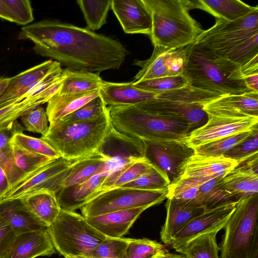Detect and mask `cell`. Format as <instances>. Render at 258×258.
Listing matches in <instances>:
<instances>
[{"label":"cell","mask_w":258,"mask_h":258,"mask_svg":"<svg viewBox=\"0 0 258 258\" xmlns=\"http://www.w3.org/2000/svg\"><path fill=\"white\" fill-rule=\"evenodd\" d=\"M18 38L32 41L36 54L71 70L99 73L119 69L128 54L118 40L56 20L25 26Z\"/></svg>","instance_id":"obj_1"},{"label":"cell","mask_w":258,"mask_h":258,"mask_svg":"<svg viewBox=\"0 0 258 258\" xmlns=\"http://www.w3.org/2000/svg\"><path fill=\"white\" fill-rule=\"evenodd\" d=\"M240 68L225 58L207 55L194 44L183 76L190 86L221 96L254 91L246 86Z\"/></svg>","instance_id":"obj_2"},{"label":"cell","mask_w":258,"mask_h":258,"mask_svg":"<svg viewBox=\"0 0 258 258\" xmlns=\"http://www.w3.org/2000/svg\"><path fill=\"white\" fill-rule=\"evenodd\" d=\"M152 18L154 46L168 48L194 44L204 30L189 14L185 0H143Z\"/></svg>","instance_id":"obj_3"},{"label":"cell","mask_w":258,"mask_h":258,"mask_svg":"<svg viewBox=\"0 0 258 258\" xmlns=\"http://www.w3.org/2000/svg\"><path fill=\"white\" fill-rule=\"evenodd\" d=\"M107 109L113 127L134 138L186 142L190 133L186 121L159 115L138 106H107Z\"/></svg>","instance_id":"obj_4"},{"label":"cell","mask_w":258,"mask_h":258,"mask_svg":"<svg viewBox=\"0 0 258 258\" xmlns=\"http://www.w3.org/2000/svg\"><path fill=\"white\" fill-rule=\"evenodd\" d=\"M112 125L107 107L99 117L63 126H49L41 138L58 153L60 157L72 160L85 156L100 147Z\"/></svg>","instance_id":"obj_5"},{"label":"cell","mask_w":258,"mask_h":258,"mask_svg":"<svg viewBox=\"0 0 258 258\" xmlns=\"http://www.w3.org/2000/svg\"><path fill=\"white\" fill-rule=\"evenodd\" d=\"M258 195L240 200L220 243L219 258H258Z\"/></svg>","instance_id":"obj_6"},{"label":"cell","mask_w":258,"mask_h":258,"mask_svg":"<svg viewBox=\"0 0 258 258\" xmlns=\"http://www.w3.org/2000/svg\"><path fill=\"white\" fill-rule=\"evenodd\" d=\"M47 231L54 248L63 257L90 255L107 237L89 224L82 215L61 209Z\"/></svg>","instance_id":"obj_7"},{"label":"cell","mask_w":258,"mask_h":258,"mask_svg":"<svg viewBox=\"0 0 258 258\" xmlns=\"http://www.w3.org/2000/svg\"><path fill=\"white\" fill-rule=\"evenodd\" d=\"M258 33V9L238 19H216L214 25L204 30L194 43L207 55L223 57L243 41Z\"/></svg>","instance_id":"obj_8"},{"label":"cell","mask_w":258,"mask_h":258,"mask_svg":"<svg viewBox=\"0 0 258 258\" xmlns=\"http://www.w3.org/2000/svg\"><path fill=\"white\" fill-rule=\"evenodd\" d=\"M168 189L144 190L117 187L104 191L87 202L80 209L85 218L117 211L141 207L149 208L167 198Z\"/></svg>","instance_id":"obj_9"},{"label":"cell","mask_w":258,"mask_h":258,"mask_svg":"<svg viewBox=\"0 0 258 258\" xmlns=\"http://www.w3.org/2000/svg\"><path fill=\"white\" fill-rule=\"evenodd\" d=\"M79 158L53 160L28 175L0 198V202L21 199L35 192L49 191L56 194L63 187L71 169Z\"/></svg>","instance_id":"obj_10"},{"label":"cell","mask_w":258,"mask_h":258,"mask_svg":"<svg viewBox=\"0 0 258 258\" xmlns=\"http://www.w3.org/2000/svg\"><path fill=\"white\" fill-rule=\"evenodd\" d=\"M192 45L175 48L154 46L152 54L148 59L134 60L133 64L141 69L133 81L183 75Z\"/></svg>","instance_id":"obj_11"},{"label":"cell","mask_w":258,"mask_h":258,"mask_svg":"<svg viewBox=\"0 0 258 258\" xmlns=\"http://www.w3.org/2000/svg\"><path fill=\"white\" fill-rule=\"evenodd\" d=\"M145 157L165 173L170 183L178 179L184 163L193 155V148L184 141L143 140Z\"/></svg>","instance_id":"obj_12"},{"label":"cell","mask_w":258,"mask_h":258,"mask_svg":"<svg viewBox=\"0 0 258 258\" xmlns=\"http://www.w3.org/2000/svg\"><path fill=\"white\" fill-rule=\"evenodd\" d=\"M98 150L107 158L105 170L109 174L146 158L143 140L121 134L113 126Z\"/></svg>","instance_id":"obj_13"},{"label":"cell","mask_w":258,"mask_h":258,"mask_svg":"<svg viewBox=\"0 0 258 258\" xmlns=\"http://www.w3.org/2000/svg\"><path fill=\"white\" fill-rule=\"evenodd\" d=\"M258 118L226 117L208 116L207 122L191 132L186 144L194 149L226 137L258 130Z\"/></svg>","instance_id":"obj_14"},{"label":"cell","mask_w":258,"mask_h":258,"mask_svg":"<svg viewBox=\"0 0 258 258\" xmlns=\"http://www.w3.org/2000/svg\"><path fill=\"white\" fill-rule=\"evenodd\" d=\"M237 203L225 204L205 211L189 221L174 235L170 245L208 231L224 229Z\"/></svg>","instance_id":"obj_15"},{"label":"cell","mask_w":258,"mask_h":258,"mask_svg":"<svg viewBox=\"0 0 258 258\" xmlns=\"http://www.w3.org/2000/svg\"><path fill=\"white\" fill-rule=\"evenodd\" d=\"M111 9L125 33L150 37L152 18L143 0H111Z\"/></svg>","instance_id":"obj_16"},{"label":"cell","mask_w":258,"mask_h":258,"mask_svg":"<svg viewBox=\"0 0 258 258\" xmlns=\"http://www.w3.org/2000/svg\"><path fill=\"white\" fill-rule=\"evenodd\" d=\"M203 108L209 116L258 118V92L224 95Z\"/></svg>","instance_id":"obj_17"},{"label":"cell","mask_w":258,"mask_h":258,"mask_svg":"<svg viewBox=\"0 0 258 258\" xmlns=\"http://www.w3.org/2000/svg\"><path fill=\"white\" fill-rule=\"evenodd\" d=\"M136 106L159 115L182 119L187 123L190 133L204 125L208 120L203 107L181 101L156 98Z\"/></svg>","instance_id":"obj_18"},{"label":"cell","mask_w":258,"mask_h":258,"mask_svg":"<svg viewBox=\"0 0 258 258\" xmlns=\"http://www.w3.org/2000/svg\"><path fill=\"white\" fill-rule=\"evenodd\" d=\"M225 190L237 202L258 192V155L238 164L223 178Z\"/></svg>","instance_id":"obj_19"},{"label":"cell","mask_w":258,"mask_h":258,"mask_svg":"<svg viewBox=\"0 0 258 258\" xmlns=\"http://www.w3.org/2000/svg\"><path fill=\"white\" fill-rule=\"evenodd\" d=\"M99 93L108 106L139 105L155 99L157 95L135 87L133 81L127 83L103 81Z\"/></svg>","instance_id":"obj_20"},{"label":"cell","mask_w":258,"mask_h":258,"mask_svg":"<svg viewBox=\"0 0 258 258\" xmlns=\"http://www.w3.org/2000/svg\"><path fill=\"white\" fill-rule=\"evenodd\" d=\"M55 252L47 229L39 230L16 235L6 258H36Z\"/></svg>","instance_id":"obj_21"},{"label":"cell","mask_w":258,"mask_h":258,"mask_svg":"<svg viewBox=\"0 0 258 258\" xmlns=\"http://www.w3.org/2000/svg\"><path fill=\"white\" fill-rule=\"evenodd\" d=\"M0 216L10 225L16 235L47 228L21 199L0 202Z\"/></svg>","instance_id":"obj_22"},{"label":"cell","mask_w":258,"mask_h":258,"mask_svg":"<svg viewBox=\"0 0 258 258\" xmlns=\"http://www.w3.org/2000/svg\"><path fill=\"white\" fill-rule=\"evenodd\" d=\"M147 207L117 211L86 218L98 231L107 237L120 238L126 234Z\"/></svg>","instance_id":"obj_23"},{"label":"cell","mask_w":258,"mask_h":258,"mask_svg":"<svg viewBox=\"0 0 258 258\" xmlns=\"http://www.w3.org/2000/svg\"><path fill=\"white\" fill-rule=\"evenodd\" d=\"M238 165L234 160L224 156L194 154L183 165L179 178H195L224 176Z\"/></svg>","instance_id":"obj_24"},{"label":"cell","mask_w":258,"mask_h":258,"mask_svg":"<svg viewBox=\"0 0 258 258\" xmlns=\"http://www.w3.org/2000/svg\"><path fill=\"white\" fill-rule=\"evenodd\" d=\"M166 218L160 232V239L170 245L174 235L191 219L204 212L203 207H193L186 202L167 199Z\"/></svg>","instance_id":"obj_25"},{"label":"cell","mask_w":258,"mask_h":258,"mask_svg":"<svg viewBox=\"0 0 258 258\" xmlns=\"http://www.w3.org/2000/svg\"><path fill=\"white\" fill-rule=\"evenodd\" d=\"M55 61L50 59L11 77L10 81L0 97V106L16 99H24L23 96L52 69Z\"/></svg>","instance_id":"obj_26"},{"label":"cell","mask_w":258,"mask_h":258,"mask_svg":"<svg viewBox=\"0 0 258 258\" xmlns=\"http://www.w3.org/2000/svg\"><path fill=\"white\" fill-rule=\"evenodd\" d=\"M190 11L193 9L204 10L216 19L232 21L241 18L258 9L239 0H185Z\"/></svg>","instance_id":"obj_27"},{"label":"cell","mask_w":258,"mask_h":258,"mask_svg":"<svg viewBox=\"0 0 258 258\" xmlns=\"http://www.w3.org/2000/svg\"><path fill=\"white\" fill-rule=\"evenodd\" d=\"M108 174L101 173L82 183L63 187L56 194L60 209L70 211L80 209L90 200Z\"/></svg>","instance_id":"obj_28"},{"label":"cell","mask_w":258,"mask_h":258,"mask_svg":"<svg viewBox=\"0 0 258 258\" xmlns=\"http://www.w3.org/2000/svg\"><path fill=\"white\" fill-rule=\"evenodd\" d=\"M99 90L76 94L56 93L48 101L46 107L49 124L56 122L99 96Z\"/></svg>","instance_id":"obj_29"},{"label":"cell","mask_w":258,"mask_h":258,"mask_svg":"<svg viewBox=\"0 0 258 258\" xmlns=\"http://www.w3.org/2000/svg\"><path fill=\"white\" fill-rule=\"evenodd\" d=\"M57 92V88L51 85L40 93L25 98L12 100L0 106V128L7 126L17 120L27 111L47 103Z\"/></svg>","instance_id":"obj_30"},{"label":"cell","mask_w":258,"mask_h":258,"mask_svg":"<svg viewBox=\"0 0 258 258\" xmlns=\"http://www.w3.org/2000/svg\"><path fill=\"white\" fill-rule=\"evenodd\" d=\"M223 177L218 176L207 181L200 187L195 199L185 202L194 207H203L205 211L225 204L238 203L224 188Z\"/></svg>","instance_id":"obj_31"},{"label":"cell","mask_w":258,"mask_h":258,"mask_svg":"<svg viewBox=\"0 0 258 258\" xmlns=\"http://www.w3.org/2000/svg\"><path fill=\"white\" fill-rule=\"evenodd\" d=\"M219 231H208L170 246L187 258H219V247L216 242V235Z\"/></svg>","instance_id":"obj_32"},{"label":"cell","mask_w":258,"mask_h":258,"mask_svg":"<svg viewBox=\"0 0 258 258\" xmlns=\"http://www.w3.org/2000/svg\"><path fill=\"white\" fill-rule=\"evenodd\" d=\"M107 158L98 150L79 158L72 167L63 187L85 182L94 176L105 172Z\"/></svg>","instance_id":"obj_33"},{"label":"cell","mask_w":258,"mask_h":258,"mask_svg":"<svg viewBox=\"0 0 258 258\" xmlns=\"http://www.w3.org/2000/svg\"><path fill=\"white\" fill-rule=\"evenodd\" d=\"M65 78L56 93L58 94H76L100 90L103 80L99 73L83 71L63 70Z\"/></svg>","instance_id":"obj_34"},{"label":"cell","mask_w":258,"mask_h":258,"mask_svg":"<svg viewBox=\"0 0 258 258\" xmlns=\"http://www.w3.org/2000/svg\"><path fill=\"white\" fill-rule=\"evenodd\" d=\"M21 199L47 227L55 221L61 210L53 192L40 191Z\"/></svg>","instance_id":"obj_35"},{"label":"cell","mask_w":258,"mask_h":258,"mask_svg":"<svg viewBox=\"0 0 258 258\" xmlns=\"http://www.w3.org/2000/svg\"><path fill=\"white\" fill-rule=\"evenodd\" d=\"M154 167V165L145 158L109 174L99 187L92 194L90 200L104 191L119 187L135 180L141 176L150 172Z\"/></svg>","instance_id":"obj_36"},{"label":"cell","mask_w":258,"mask_h":258,"mask_svg":"<svg viewBox=\"0 0 258 258\" xmlns=\"http://www.w3.org/2000/svg\"><path fill=\"white\" fill-rule=\"evenodd\" d=\"M222 96L190 86L167 91L156 95V98L181 101L204 107L205 105Z\"/></svg>","instance_id":"obj_37"},{"label":"cell","mask_w":258,"mask_h":258,"mask_svg":"<svg viewBox=\"0 0 258 258\" xmlns=\"http://www.w3.org/2000/svg\"><path fill=\"white\" fill-rule=\"evenodd\" d=\"M77 3L86 22V29L93 31L99 29L106 23L111 0H78Z\"/></svg>","instance_id":"obj_38"},{"label":"cell","mask_w":258,"mask_h":258,"mask_svg":"<svg viewBox=\"0 0 258 258\" xmlns=\"http://www.w3.org/2000/svg\"><path fill=\"white\" fill-rule=\"evenodd\" d=\"M0 18L18 25H29L34 20L31 2L0 0Z\"/></svg>","instance_id":"obj_39"},{"label":"cell","mask_w":258,"mask_h":258,"mask_svg":"<svg viewBox=\"0 0 258 258\" xmlns=\"http://www.w3.org/2000/svg\"><path fill=\"white\" fill-rule=\"evenodd\" d=\"M256 133H258V130L240 133L219 139L195 148V154L211 157L223 156L225 153L235 145Z\"/></svg>","instance_id":"obj_40"},{"label":"cell","mask_w":258,"mask_h":258,"mask_svg":"<svg viewBox=\"0 0 258 258\" xmlns=\"http://www.w3.org/2000/svg\"><path fill=\"white\" fill-rule=\"evenodd\" d=\"M107 106L99 95L73 113L49 126H63L93 119L100 116Z\"/></svg>","instance_id":"obj_41"},{"label":"cell","mask_w":258,"mask_h":258,"mask_svg":"<svg viewBox=\"0 0 258 258\" xmlns=\"http://www.w3.org/2000/svg\"><path fill=\"white\" fill-rule=\"evenodd\" d=\"M213 178L214 177L179 178L170 183L167 199L180 201H192L196 198L202 185Z\"/></svg>","instance_id":"obj_42"},{"label":"cell","mask_w":258,"mask_h":258,"mask_svg":"<svg viewBox=\"0 0 258 258\" xmlns=\"http://www.w3.org/2000/svg\"><path fill=\"white\" fill-rule=\"evenodd\" d=\"M169 252L164 245L145 238H131L127 250L128 258H162Z\"/></svg>","instance_id":"obj_43"},{"label":"cell","mask_w":258,"mask_h":258,"mask_svg":"<svg viewBox=\"0 0 258 258\" xmlns=\"http://www.w3.org/2000/svg\"><path fill=\"white\" fill-rule=\"evenodd\" d=\"M12 143L29 152L54 160L60 158L58 153L42 138L29 136L23 133L14 136Z\"/></svg>","instance_id":"obj_44"},{"label":"cell","mask_w":258,"mask_h":258,"mask_svg":"<svg viewBox=\"0 0 258 258\" xmlns=\"http://www.w3.org/2000/svg\"><path fill=\"white\" fill-rule=\"evenodd\" d=\"M131 238L106 237L91 251L94 258H128L127 250Z\"/></svg>","instance_id":"obj_45"},{"label":"cell","mask_w":258,"mask_h":258,"mask_svg":"<svg viewBox=\"0 0 258 258\" xmlns=\"http://www.w3.org/2000/svg\"><path fill=\"white\" fill-rule=\"evenodd\" d=\"M133 82L135 87L157 95L179 89L188 84V81L183 75Z\"/></svg>","instance_id":"obj_46"},{"label":"cell","mask_w":258,"mask_h":258,"mask_svg":"<svg viewBox=\"0 0 258 258\" xmlns=\"http://www.w3.org/2000/svg\"><path fill=\"white\" fill-rule=\"evenodd\" d=\"M170 184V181L167 175L155 166L150 172L119 187L144 190H162L168 189Z\"/></svg>","instance_id":"obj_47"},{"label":"cell","mask_w":258,"mask_h":258,"mask_svg":"<svg viewBox=\"0 0 258 258\" xmlns=\"http://www.w3.org/2000/svg\"><path fill=\"white\" fill-rule=\"evenodd\" d=\"M258 55V33L229 51L223 57L241 66Z\"/></svg>","instance_id":"obj_48"},{"label":"cell","mask_w":258,"mask_h":258,"mask_svg":"<svg viewBox=\"0 0 258 258\" xmlns=\"http://www.w3.org/2000/svg\"><path fill=\"white\" fill-rule=\"evenodd\" d=\"M12 145L13 155L17 165L28 174L37 170L53 160L45 156L29 152L13 143Z\"/></svg>","instance_id":"obj_49"},{"label":"cell","mask_w":258,"mask_h":258,"mask_svg":"<svg viewBox=\"0 0 258 258\" xmlns=\"http://www.w3.org/2000/svg\"><path fill=\"white\" fill-rule=\"evenodd\" d=\"M21 120L25 129L28 131L45 136L49 130L48 119L46 111L40 105L24 113Z\"/></svg>","instance_id":"obj_50"},{"label":"cell","mask_w":258,"mask_h":258,"mask_svg":"<svg viewBox=\"0 0 258 258\" xmlns=\"http://www.w3.org/2000/svg\"><path fill=\"white\" fill-rule=\"evenodd\" d=\"M258 133L237 144L223 156L236 161L238 164L258 155Z\"/></svg>","instance_id":"obj_51"},{"label":"cell","mask_w":258,"mask_h":258,"mask_svg":"<svg viewBox=\"0 0 258 258\" xmlns=\"http://www.w3.org/2000/svg\"><path fill=\"white\" fill-rule=\"evenodd\" d=\"M0 167L8 180L9 190L30 174L25 173L17 165L13 155L12 145L9 150L0 156Z\"/></svg>","instance_id":"obj_52"},{"label":"cell","mask_w":258,"mask_h":258,"mask_svg":"<svg viewBox=\"0 0 258 258\" xmlns=\"http://www.w3.org/2000/svg\"><path fill=\"white\" fill-rule=\"evenodd\" d=\"M24 128L16 120L4 127L0 128V156L12 147L14 136L23 133Z\"/></svg>","instance_id":"obj_53"},{"label":"cell","mask_w":258,"mask_h":258,"mask_svg":"<svg viewBox=\"0 0 258 258\" xmlns=\"http://www.w3.org/2000/svg\"><path fill=\"white\" fill-rule=\"evenodd\" d=\"M16 236L10 225L0 216V256L8 253Z\"/></svg>","instance_id":"obj_54"},{"label":"cell","mask_w":258,"mask_h":258,"mask_svg":"<svg viewBox=\"0 0 258 258\" xmlns=\"http://www.w3.org/2000/svg\"><path fill=\"white\" fill-rule=\"evenodd\" d=\"M240 69L244 78L249 75L258 74V55L241 66Z\"/></svg>","instance_id":"obj_55"},{"label":"cell","mask_w":258,"mask_h":258,"mask_svg":"<svg viewBox=\"0 0 258 258\" xmlns=\"http://www.w3.org/2000/svg\"><path fill=\"white\" fill-rule=\"evenodd\" d=\"M244 81L248 89L252 91L258 92V74L244 77Z\"/></svg>","instance_id":"obj_56"},{"label":"cell","mask_w":258,"mask_h":258,"mask_svg":"<svg viewBox=\"0 0 258 258\" xmlns=\"http://www.w3.org/2000/svg\"><path fill=\"white\" fill-rule=\"evenodd\" d=\"M9 190V183L7 177L0 167V198Z\"/></svg>","instance_id":"obj_57"},{"label":"cell","mask_w":258,"mask_h":258,"mask_svg":"<svg viewBox=\"0 0 258 258\" xmlns=\"http://www.w3.org/2000/svg\"><path fill=\"white\" fill-rule=\"evenodd\" d=\"M11 78L7 77H0V97L3 95L6 90L10 81Z\"/></svg>","instance_id":"obj_58"},{"label":"cell","mask_w":258,"mask_h":258,"mask_svg":"<svg viewBox=\"0 0 258 258\" xmlns=\"http://www.w3.org/2000/svg\"><path fill=\"white\" fill-rule=\"evenodd\" d=\"M162 258H187L185 255L181 253H175L169 252Z\"/></svg>","instance_id":"obj_59"},{"label":"cell","mask_w":258,"mask_h":258,"mask_svg":"<svg viewBox=\"0 0 258 258\" xmlns=\"http://www.w3.org/2000/svg\"><path fill=\"white\" fill-rule=\"evenodd\" d=\"M64 258H94L90 255H78L73 256H69L64 257Z\"/></svg>","instance_id":"obj_60"},{"label":"cell","mask_w":258,"mask_h":258,"mask_svg":"<svg viewBox=\"0 0 258 258\" xmlns=\"http://www.w3.org/2000/svg\"><path fill=\"white\" fill-rule=\"evenodd\" d=\"M6 255L3 256H0V258H6Z\"/></svg>","instance_id":"obj_61"}]
</instances>
